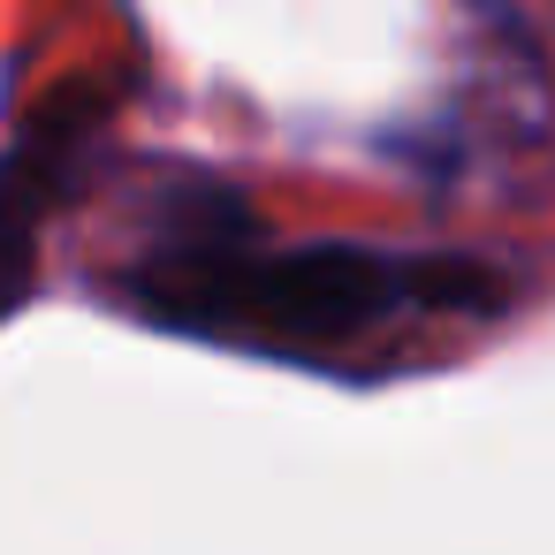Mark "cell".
Returning <instances> with one entry per match:
<instances>
[{"instance_id":"6da1fadb","label":"cell","mask_w":555,"mask_h":555,"mask_svg":"<svg viewBox=\"0 0 555 555\" xmlns=\"http://www.w3.org/2000/svg\"><path fill=\"white\" fill-rule=\"evenodd\" d=\"M130 297L153 320L267 343V350H343L411 312H502L509 282L487 259L373 251V244H297L244 251L214 229H191L138 267Z\"/></svg>"},{"instance_id":"7a4b0ae2","label":"cell","mask_w":555,"mask_h":555,"mask_svg":"<svg viewBox=\"0 0 555 555\" xmlns=\"http://www.w3.org/2000/svg\"><path fill=\"white\" fill-rule=\"evenodd\" d=\"M31 274H39V244H31V229L9 206H0V320L31 297Z\"/></svg>"}]
</instances>
